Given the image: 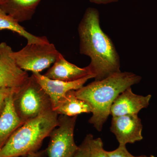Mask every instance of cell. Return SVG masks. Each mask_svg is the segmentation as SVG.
I'll return each instance as SVG.
<instances>
[{
	"mask_svg": "<svg viewBox=\"0 0 157 157\" xmlns=\"http://www.w3.org/2000/svg\"><path fill=\"white\" fill-rule=\"evenodd\" d=\"M141 79V76L135 73L121 72L76 90V97L91 108L92 116L89 122L101 132L117 97L128 88L139 83Z\"/></svg>",
	"mask_w": 157,
	"mask_h": 157,
	"instance_id": "2",
	"label": "cell"
},
{
	"mask_svg": "<svg viewBox=\"0 0 157 157\" xmlns=\"http://www.w3.org/2000/svg\"><path fill=\"white\" fill-rule=\"evenodd\" d=\"M33 75L49 96L52 109L68 92L81 88L89 79L95 78L94 75H89L76 81L66 82L51 79L40 73H33Z\"/></svg>",
	"mask_w": 157,
	"mask_h": 157,
	"instance_id": "9",
	"label": "cell"
},
{
	"mask_svg": "<svg viewBox=\"0 0 157 157\" xmlns=\"http://www.w3.org/2000/svg\"><path fill=\"white\" fill-rule=\"evenodd\" d=\"M14 109L23 122L52 109L49 96L32 74L13 94Z\"/></svg>",
	"mask_w": 157,
	"mask_h": 157,
	"instance_id": "4",
	"label": "cell"
},
{
	"mask_svg": "<svg viewBox=\"0 0 157 157\" xmlns=\"http://www.w3.org/2000/svg\"><path fill=\"white\" fill-rule=\"evenodd\" d=\"M151 96L136 94L132 92L131 87L121 93L113 101L110 115L112 117L128 114H137L141 109L147 108Z\"/></svg>",
	"mask_w": 157,
	"mask_h": 157,
	"instance_id": "10",
	"label": "cell"
},
{
	"mask_svg": "<svg viewBox=\"0 0 157 157\" xmlns=\"http://www.w3.org/2000/svg\"><path fill=\"white\" fill-rule=\"evenodd\" d=\"M41 0H2L0 8L18 22L32 19Z\"/></svg>",
	"mask_w": 157,
	"mask_h": 157,
	"instance_id": "13",
	"label": "cell"
},
{
	"mask_svg": "<svg viewBox=\"0 0 157 157\" xmlns=\"http://www.w3.org/2000/svg\"><path fill=\"white\" fill-rule=\"evenodd\" d=\"M109 157H145L146 156L141 155L135 156L131 154L126 148V145H119L116 149L112 151H106Z\"/></svg>",
	"mask_w": 157,
	"mask_h": 157,
	"instance_id": "18",
	"label": "cell"
},
{
	"mask_svg": "<svg viewBox=\"0 0 157 157\" xmlns=\"http://www.w3.org/2000/svg\"><path fill=\"white\" fill-rule=\"evenodd\" d=\"M14 93L6 99L5 109L0 116V151L13 133L24 124L13 106V95Z\"/></svg>",
	"mask_w": 157,
	"mask_h": 157,
	"instance_id": "12",
	"label": "cell"
},
{
	"mask_svg": "<svg viewBox=\"0 0 157 157\" xmlns=\"http://www.w3.org/2000/svg\"><path fill=\"white\" fill-rule=\"evenodd\" d=\"M143 125L137 114L112 117L110 130L115 135L119 145H126L143 139Z\"/></svg>",
	"mask_w": 157,
	"mask_h": 157,
	"instance_id": "8",
	"label": "cell"
},
{
	"mask_svg": "<svg viewBox=\"0 0 157 157\" xmlns=\"http://www.w3.org/2000/svg\"><path fill=\"white\" fill-rule=\"evenodd\" d=\"M60 52L52 43L28 44L11 53V56L21 70L40 73L56 61Z\"/></svg>",
	"mask_w": 157,
	"mask_h": 157,
	"instance_id": "5",
	"label": "cell"
},
{
	"mask_svg": "<svg viewBox=\"0 0 157 157\" xmlns=\"http://www.w3.org/2000/svg\"><path fill=\"white\" fill-rule=\"evenodd\" d=\"M145 157H155L153 155H150V156H149V157L146 156Z\"/></svg>",
	"mask_w": 157,
	"mask_h": 157,
	"instance_id": "22",
	"label": "cell"
},
{
	"mask_svg": "<svg viewBox=\"0 0 157 157\" xmlns=\"http://www.w3.org/2000/svg\"><path fill=\"white\" fill-rule=\"evenodd\" d=\"M80 54L89 57L88 66L95 80L121 72L119 56L112 41L102 30L99 11L89 8L78 25Z\"/></svg>",
	"mask_w": 157,
	"mask_h": 157,
	"instance_id": "1",
	"label": "cell"
},
{
	"mask_svg": "<svg viewBox=\"0 0 157 157\" xmlns=\"http://www.w3.org/2000/svg\"><path fill=\"white\" fill-rule=\"evenodd\" d=\"M91 157H109L104 148L103 141L101 138L92 137L90 141Z\"/></svg>",
	"mask_w": 157,
	"mask_h": 157,
	"instance_id": "16",
	"label": "cell"
},
{
	"mask_svg": "<svg viewBox=\"0 0 157 157\" xmlns=\"http://www.w3.org/2000/svg\"><path fill=\"white\" fill-rule=\"evenodd\" d=\"M1 1H2V0H0V2H1Z\"/></svg>",
	"mask_w": 157,
	"mask_h": 157,
	"instance_id": "23",
	"label": "cell"
},
{
	"mask_svg": "<svg viewBox=\"0 0 157 157\" xmlns=\"http://www.w3.org/2000/svg\"><path fill=\"white\" fill-rule=\"evenodd\" d=\"M89 75L93 74L88 66L78 67L68 62L60 53L52 67L44 74L51 79L66 82L76 81Z\"/></svg>",
	"mask_w": 157,
	"mask_h": 157,
	"instance_id": "11",
	"label": "cell"
},
{
	"mask_svg": "<svg viewBox=\"0 0 157 157\" xmlns=\"http://www.w3.org/2000/svg\"><path fill=\"white\" fill-rule=\"evenodd\" d=\"M3 30H8L18 34L25 38L28 44H44L49 42L46 37L37 36L29 33L19 22L0 8V31Z\"/></svg>",
	"mask_w": 157,
	"mask_h": 157,
	"instance_id": "15",
	"label": "cell"
},
{
	"mask_svg": "<svg viewBox=\"0 0 157 157\" xmlns=\"http://www.w3.org/2000/svg\"><path fill=\"white\" fill-rule=\"evenodd\" d=\"M53 110L58 115L74 117L91 113V108L85 101L76 97L75 90L70 91L58 102Z\"/></svg>",
	"mask_w": 157,
	"mask_h": 157,
	"instance_id": "14",
	"label": "cell"
},
{
	"mask_svg": "<svg viewBox=\"0 0 157 157\" xmlns=\"http://www.w3.org/2000/svg\"><path fill=\"white\" fill-rule=\"evenodd\" d=\"M26 157H47V155L45 150H43L30 154Z\"/></svg>",
	"mask_w": 157,
	"mask_h": 157,
	"instance_id": "20",
	"label": "cell"
},
{
	"mask_svg": "<svg viewBox=\"0 0 157 157\" xmlns=\"http://www.w3.org/2000/svg\"><path fill=\"white\" fill-rule=\"evenodd\" d=\"M77 116L59 115V123L51 133L45 150L47 157H72L78 149L74 138Z\"/></svg>",
	"mask_w": 157,
	"mask_h": 157,
	"instance_id": "6",
	"label": "cell"
},
{
	"mask_svg": "<svg viewBox=\"0 0 157 157\" xmlns=\"http://www.w3.org/2000/svg\"><path fill=\"white\" fill-rule=\"evenodd\" d=\"M58 114L49 109L25 122L0 151V157H26L38 151L43 140L59 123Z\"/></svg>",
	"mask_w": 157,
	"mask_h": 157,
	"instance_id": "3",
	"label": "cell"
},
{
	"mask_svg": "<svg viewBox=\"0 0 157 157\" xmlns=\"http://www.w3.org/2000/svg\"><path fill=\"white\" fill-rule=\"evenodd\" d=\"M18 89L3 88L0 89V116L5 109L7 98L12 93L17 91Z\"/></svg>",
	"mask_w": 157,
	"mask_h": 157,
	"instance_id": "19",
	"label": "cell"
},
{
	"mask_svg": "<svg viewBox=\"0 0 157 157\" xmlns=\"http://www.w3.org/2000/svg\"><path fill=\"white\" fill-rule=\"evenodd\" d=\"M93 137L91 134L86 135L72 157H91L90 141Z\"/></svg>",
	"mask_w": 157,
	"mask_h": 157,
	"instance_id": "17",
	"label": "cell"
},
{
	"mask_svg": "<svg viewBox=\"0 0 157 157\" xmlns=\"http://www.w3.org/2000/svg\"><path fill=\"white\" fill-rule=\"evenodd\" d=\"M90 2L94 4L98 5H105V4H109V3L116 2L119 0H89Z\"/></svg>",
	"mask_w": 157,
	"mask_h": 157,
	"instance_id": "21",
	"label": "cell"
},
{
	"mask_svg": "<svg viewBox=\"0 0 157 157\" xmlns=\"http://www.w3.org/2000/svg\"><path fill=\"white\" fill-rule=\"evenodd\" d=\"M13 50L6 42L0 43V89H18L29 77L26 71L17 66L11 56Z\"/></svg>",
	"mask_w": 157,
	"mask_h": 157,
	"instance_id": "7",
	"label": "cell"
}]
</instances>
